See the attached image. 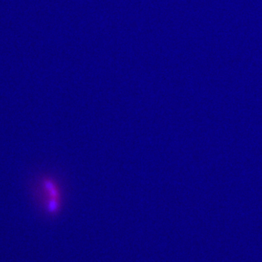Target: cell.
Listing matches in <instances>:
<instances>
[{
	"mask_svg": "<svg viewBox=\"0 0 262 262\" xmlns=\"http://www.w3.org/2000/svg\"><path fill=\"white\" fill-rule=\"evenodd\" d=\"M37 187L48 211L53 213L59 211L63 198L61 182L51 176H45L39 181Z\"/></svg>",
	"mask_w": 262,
	"mask_h": 262,
	"instance_id": "cell-1",
	"label": "cell"
}]
</instances>
